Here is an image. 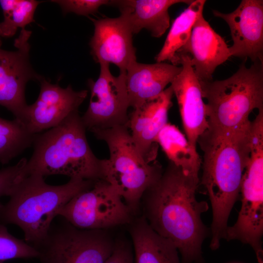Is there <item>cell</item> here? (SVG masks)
Instances as JSON below:
<instances>
[{
    "label": "cell",
    "mask_w": 263,
    "mask_h": 263,
    "mask_svg": "<svg viewBox=\"0 0 263 263\" xmlns=\"http://www.w3.org/2000/svg\"><path fill=\"white\" fill-rule=\"evenodd\" d=\"M198 182L169 162L158 181L141 199L143 216L157 233L175 246L182 263L199 260L207 234L201 214L208 206L196 198Z\"/></svg>",
    "instance_id": "1"
},
{
    "label": "cell",
    "mask_w": 263,
    "mask_h": 263,
    "mask_svg": "<svg viewBox=\"0 0 263 263\" xmlns=\"http://www.w3.org/2000/svg\"><path fill=\"white\" fill-rule=\"evenodd\" d=\"M250 124L229 131L208 128L198 140L204 152L202 184L212 209L213 250L225 237L228 217L241 190L249 155Z\"/></svg>",
    "instance_id": "2"
},
{
    "label": "cell",
    "mask_w": 263,
    "mask_h": 263,
    "mask_svg": "<svg viewBox=\"0 0 263 263\" xmlns=\"http://www.w3.org/2000/svg\"><path fill=\"white\" fill-rule=\"evenodd\" d=\"M78 111L57 126L36 134L33 152L20 174L45 177L63 175L71 178L103 179L105 159L97 158L91 150Z\"/></svg>",
    "instance_id": "3"
},
{
    "label": "cell",
    "mask_w": 263,
    "mask_h": 263,
    "mask_svg": "<svg viewBox=\"0 0 263 263\" xmlns=\"http://www.w3.org/2000/svg\"><path fill=\"white\" fill-rule=\"evenodd\" d=\"M96 181L71 178L66 184H47L44 177L31 174L12 188L9 200L0 207V224H13L23 231L24 240L35 248L46 236L57 211Z\"/></svg>",
    "instance_id": "4"
},
{
    "label": "cell",
    "mask_w": 263,
    "mask_h": 263,
    "mask_svg": "<svg viewBox=\"0 0 263 263\" xmlns=\"http://www.w3.org/2000/svg\"><path fill=\"white\" fill-rule=\"evenodd\" d=\"M200 81L209 128L229 131L248 124L250 113L263 108V63L249 68L244 61L237 72L221 80Z\"/></svg>",
    "instance_id": "5"
},
{
    "label": "cell",
    "mask_w": 263,
    "mask_h": 263,
    "mask_svg": "<svg viewBox=\"0 0 263 263\" xmlns=\"http://www.w3.org/2000/svg\"><path fill=\"white\" fill-rule=\"evenodd\" d=\"M95 137L107 144L110 152L105 159L103 180L122 198L133 214L138 210L142 197L160 179L162 171L156 161L149 162L134 143L128 127L124 126L94 130Z\"/></svg>",
    "instance_id": "6"
},
{
    "label": "cell",
    "mask_w": 263,
    "mask_h": 263,
    "mask_svg": "<svg viewBox=\"0 0 263 263\" xmlns=\"http://www.w3.org/2000/svg\"><path fill=\"white\" fill-rule=\"evenodd\" d=\"M115 245L103 229H84L57 216L35 247L40 263H105Z\"/></svg>",
    "instance_id": "7"
},
{
    "label": "cell",
    "mask_w": 263,
    "mask_h": 263,
    "mask_svg": "<svg viewBox=\"0 0 263 263\" xmlns=\"http://www.w3.org/2000/svg\"><path fill=\"white\" fill-rule=\"evenodd\" d=\"M133 213L114 189L103 179L75 196L56 213L84 229H104L130 223Z\"/></svg>",
    "instance_id": "8"
},
{
    "label": "cell",
    "mask_w": 263,
    "mask_h": 263,
    "mask_svg": "<svg viewBox=\"0 0 263 263\" xmlns=\"http://www.w3.org/2000/svg\"><path fill=\"white\" fill-rule=\"evenodd\" d=\"M97 80H88L91 96L88 108L81 116L86 130L105 129L115 126L128 127L129 100L126 86V73L113 75L110 64L101 63Z\"/></svg>",
    "instance_id": "9"
},
{
    "label": "cell",
    "mask_w": 263,
    "mask_h": 263,
    "mask_svg": "<svg viewBox=\"0 0 263 263\" xmlns=\"http://www.w3.org/2000/svg\"><path fill=\"white\" fill-rule=\"evenodd\" d=\"M31 34V31L21 29L15 40L14 51L3 49L0 38V105L22 123L28 106L25 95L26 84L31 80L39 82L43 77L34 70L30 62L28 40Z\"/></svg>",
    "instance_id": "10"
},
{
    "label": "cell",
    "mask_w": 263,
    "mask_h": 263,
    "mask_svg": "<svg viewBox=\"0 0 263 263\" xmlns=\"http://www.w3.org/2000/svg\"><path fill=\"white\" fill-rule=\"evenodd\" d=\"M172 64H180L182 67L170 86L177 99L186 138L191 147L197 151L199 138L209 127L200 81L194 73L188 54H177Z\"/></svg>",
    "instance_id": "11"
},
{
    "label": "cell",
    "mask_w": 263,
    "mask_h": 263,
    "mask_svg": "<svg viewBox=\"0 0 263 263\" xmlns=\"http://www.w3.org/2000/svg\"><path fill=\"white\" fill-rule=\"evenodd\" d=\"M40 92L36 101L27 107L23 123L36 134L59 125L78 108L87 96L88 91L74 90L71 85L62 88L44 77L39 80Z\"/></svg>",
    "instance_id": "12"
},
{
    "label": "cell",
    "mask_w": 263,
    "mask_h": 263,
    "mask_svg": "<svg viewBox=\"0 0 263 263\" xmlns=\"http://www.w3.org/2000/svg\"><path fill=\"white\" fill-rule=\"evenodd\" d=\"M212 12L229 27L233 40L229 47L231 56L263 63V0H243L230 13Z\"/></svg>",
    "instance_id": "13"
},
{
    "label": "cell",
    "mask_w": 263,
    "mask_h": 263,
    "mask_svg": "<svg viewBox=\"0 0 263 263\" xmlns=\"http://www.w3.org/2000/svg\"><path fill=\"white\" fill-rule=\"evenodd\" d=\"M94 29L89 45L94 60L113 63L126 73L128 68L136 61V49L133 45L132 33L121 17L91 19Z\"/></svg>",
    "instance_id": "14"
},
{
    "label": "cell",
    "mask_w": 263,
    "mask_h": 263,
    "mask_svg": "<svg viewBox=\"0 0 263 263\" xmlns=\"http://www.w3.org/2000/svg\"><path fill=\"white\" fill-rule=\"evenodd\" d=\"M172 89L170 85L157 96L133 108L129 115L128 127L137 148L149 162L155 161L157 137L168 123V112L171 107Z\"/></svg>",
    "instance_id": "15"
},
{
    "label": "cell",
    "mask_w": 263,
    "mask_h": 263,
    "mask_svg": "<svg viewBox=\"0 0 263 263\" xmlns=\"http://www.w3.org/2000/svg\"><path fill=\"white\" fill-rule=\"evenodd\" d=\"M180 53L189 55L194 73L201 81L212 80L216 68L231 56L224 38L214 30L203 14L193 25L189 41L177 54Z\"/></svg>",
    "instance_id": "16"
},
{
    "label": "cell",
    "mask_w": 263,
    "mask_h": 263,
    "mask_svg": "<svg viewBox=\"0 0 263 263\" xmlns=\"http://www.w3.org/2000/svg\"><path fill=\"white\" fill-rule=\"evenodd\" d=\"M182 70L165 62L144 64L137 61L132 64L126 73V86L130 106L132 108L154 97L171 84Z\"/></svg>",
    "instance_id": "17"
},
{
    "label": "cell",
    "mask_w": 263,
    "mask_h": 263,
    "mask_svg": "<svg viewBox=\"0 0 263 263\" xmlns=\"http://www.w3.org/2000/svg\"><path fill=\"white\" fill-rule=\"evenodd\" d=\"M188 0H111L108 5L119 10L121 16L132 34L142 29L149 31L152 37H161L170 25L169 9L179 3L189 5Z\"/></svg>",
    "instance_id": "18"
},
{
    "label": "cell",
    "mask_w": 263,
    "mask_h": 263,
    "mask_svg": "<svg viewBox=\"0 0 263 263\" xmlns=\"http://www.w3.org/2000/svg\"><path fill=\"white\" fill-rule=\"evenodd\" d=\"M130 223L135 254L133 263H182L175 246L157 233L144 216Z\"/></svg>",
    "instance_id": "19"
},
{
    "label": "cell",
    "mask_w": 263,
    "mask_h": 263,
    "mask_svg": "<svg viewBox=\"0 0 263 263\" xmlns=\"http://www.w3.org/2000/svg\"><path fill=\"white\" fill-rule=\"evenodd\" d=\"M156 142L170 162L181 169L187 176L199 181L201 159L175 125L168 123L159 133Z\"/></svg>",
    "instance_id": "20"
},
{
    "label": "cell",
    "mask_w": 263,
    "mask_h": 263,
    "mask_svg": "<svg viewBox=\"0 0 263 263\" xmlns=\"http://www.w3.org/2000/svg\"><path fill=\"white\" fill-rule=\"evenodd\" d=\"M205 0H195L173 21L161 50L155 57L156 62H173L175 56L189 40L196 20L203 14Z\"/></svg>",
    "instance_id": "21"
},
{
    "label": "cell",
    "mask_w": 263,
    "mask_h": 263,
    "mask_svg": "<svg viewBox=\"0 0 263 263\" xmlns=\"http://www.w3.org/2000/svg\"><path fill=\"white\" fill-rule=\"evenodd\" d=\"M35 135L21 121L0 117V163H9L32 146Z\"/></svg>",
    "instance_id": "22"
},
{
    "label": "cell",
    "mask_w": 263,
    "mask_h": 263,
    "mask_svg": "<svg viewBox=\"0 0 263 263\" xmlns=\"http://www.w3.org/2000/svg\"><path fill=\"white\" fill-rule=\"evenodd\" d=\"M42 1L36 0H0L4 16L0 23V36L11 38L18 28L24 29L26 26L34 22V14Z\"/></svg>",
    "instance_id": "23"
},
{
    "label": "cell",
    "mask_w": 263,
    "mask_h": 263,
    "mask_svg": "<svg viewBox=\"0 0 263 263\" xmlns=\"http://www.w3.org/2000/svg\"><path fill=\"white\" fill-rule=\"evenodd\" d=\"M39 252L34 247L11 234L6 225L0 224V261L15 259L38 258Z\"/></svg>",
    "instance_id": "24"
},
{
    "label": "cell",
    "mask_w": 263,
    "mask_h": 263,
    "mask_svg": "<svg viewBox=\"0 0 263 263\" xmlns=\"http://www.w3.org/2000/svg\"><path fill=\"white\" fill-rule=\"evenodd\" d=\"M51 1L59 5L64 14L72 12L81 16H88L96 13L99 8L108 5V0H55Z\"/></svg>",
    "instance_id": "25"
},
{
    "label": "cell",
    "mask_w": 263,
    "mask_h": 263,
    "mask_svg": "<svg viewBox=\"0 0 263 263\" xmlns=\"http://www.w3.org/2000/svg\"><path fill=\"white\" fill-rule=\"evenodd\" d=\"M27 161L26 158H22L14 165L0 169V199L2 196H9ZM2 204L0 201V207Z\"/></svg>",
    "instance_id": "26"
},
{
    "label": "cell",
    "mask_w": 263,
    "mask_h": 263,
    "mask_svg": "<svg viewBox=\"0 0 263 263\" xmlns=\"http://www.w3.org/2000/svg\"><path fill=\"white\" fill-rule=\"evenodd\" d=\"M133 255L130 246L124 242H115L112 253L105 263H133Z\"/></svg>",
    "instance_id": "27"
},
{
    "label": "cell",
    "mask_w": 263,
    "mask_h": 263,
    "mask_svg": "<svg viewBox=\"0 0 263 263\" xmlns=\"http://www.w3.org/2000/svg\"><path fill=\"white\" fill-rule=\"evenodd\" d=\"M0 263H3V262L0 261Z\"/></svg>",
    "instance_id": "28"
}]
</instances>
